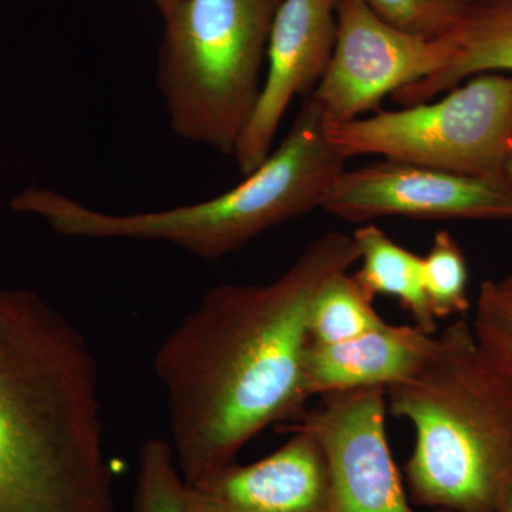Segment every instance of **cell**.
<instances>
[{
	"label": "cell",
	"mask_w": 512,
	"mask_h": 512,
	"mask_svg": "<svg viewBox=\"0 0 512 512\" xmlns=\"http://www.w3.org/2000/svg\"><path fill=\"white\" fill-rule=\"evenodd\" d=\"M357 261L352 235L328 232L268 284L215 286L168 333L154 372L188 484L234 463L268 427L302 416L312 399L305 360L313 302Z\"/></svg>",
	"instance_id": "obj_1"
},
{
	"label": "cell",
	"mask_w": 512,
	"mask_h": 512,
	"mask_svg": "<svg viewBox=\"0 0 512 512\" xmlns=\"http://www.w3.org/2000/svg\"><path fill=\"white\" fill-rule=\"evenodd\" d=\"M0 512H116L92 346L42 296L2 282Z\"/></svg>",
	"instance_id": "obj_2"
},
{
	"label": "cell",
	"mask_w": 512,
	"mask_h": 512,
	"mask_svg": "<svg viewBox=\"0 0 512 512\" xmlns=\"http://www.w3.org/2000/svg\"><path fill=\"white\" fill-rule=\"evenodd\" d=\"M387 409L412 423L404 466L416 507L497 512L512 491V384L458 319L434 336L419 370L386 392Z\"/></svg>",
	"instance_id": "obj_3"
},
{
	"label": "cell",
	"mask_w": 512,
	"mask_h": 512,
	"mask_svg": "<svg viewBox=\"0 0 512 512\" xmlns=\"http://www.w3.org/2000/svg\"><path fill=\"white\" fill-rule=\"evenodd\" d=\"M345 157L329 143L311 97L278 147L245 180L210 200L158 211L111 214L49 188H26L10 208L33 215L66 238L165 242L217 261L279 225L320 208Z\"/></svg>",
	"instance_id": "obj_4"
},
{
	"label": "cell",
	"mask_w": 512,
	"mask_h": 512,
	"mask_svg": "<svg viewBox=\"0 0 512 512\" xmlns=\"http://www.w3.org/2000/svg\"><path fill=\"white\" fill-rule=\"evenodd\" d=\"M282 0H183L164 19L157 86L174 133L234 156L261 94Z\"/></svg>",
	"instance_id": "obj_5"
},
{
	"label": "cell",
	"mask_w": 512,
	"mask_h": 512,
	"mask_svg": "<svg viewBox=\"0 0 512 512\" xmlns=\"http://www.w3.org/2000/svg\"><path fill=\"white\" fill-rule=\"evenodd\" d=\"M326 136L346 160L376 156L447 173L505 177L512 147V74H478L440 100L326 126Z\"/></svg>",
	"instance_id": "obj_6"
},
{
	"label": "cell",
	"mask_w": 512,
	"mask_h": 512,
	"mask_svg": "<svg viewBox=\"0 0 512 512\" xmlns=\"http://www.w3.org/2000/svg\"><path fill=\"white\" fill-rule=\"evenodd\" d=\"M446 37L414 35L390 25L363 0H340L328 69L311 99L326 126L380 110L387 96L439 72L451 59Z\"/></svg>",
	"instance_id": "obj_7"
},
{
	"label": "cell",
	"mask_w": 512,
	"mask_h": 512,
	"mask_svg": "<svg viewBox=\"0 0 512 512\" xmlns=\"http://www.w3.org/2000/svg\"><path fill=\"white\" fill-rule=\"evenodd\" d=\"M296 429L316 440L329 484V512L420 511L410 500L387 437L386 390L326 394Z\"/></svg>",
	"instance_id": "obj_8"
},
{
	"label": "cell",
	"mask_w": 512,
	"mask_h": 512,
	"mask_svg": "<svg viewBox=\"0 0 512 512\" xmlns=\"http://www.w3.org/2000/svg\"><path fill=\"white\" fill-rule=\"evenodd\" d=\"M320 208L353 224L383 217L512 220V187L505 177L383 160L342 171Z\"/></svg>",
	"instance_id": "obj_9"
},
{
	"label": "cell",
	"mask_w": 512,
	"mask_h": 512,
	"mask_svg": "<svg viewBox=\"0 0 512 512\" xmlns=\"http://www.w3.org/2000/svg\"><path fill=\"white\" fill-rule=\"evenodd\" d=\"M340 0H282L276 10L261 94L235 147L239 173L264 163L286 111L296 97L311 96L335 49Z\"/></svg>",
	"instance_id": "obj_10"
},
{
	"label": "cell",
	"mask_w": 512,
	"mask_h": 512,
	"mask_svg": "<svg viewBox=\"0 0 512 512\" xmlns=\"http://www.w3.org/2000/svg\"><path fill=\"white\" fill-rule=\"evenodd\" d=\"M289 430L291 439L274 453L190 484L192 512H329L322 451L311 434Z\"/></svg>",
	"instance_id": "obj_11"
},
{
	"label": "cell",
	"mask_w": 512,
	"mask_h": 512,
	"mask_svg": "<svg viewBox=\"0 0 512 512\" xmlns=\"http://www.w3.org/2000/svg\"><path fill=\"white\" fill-rule=\"evenodd\" d=\"M433 343L434 335L414 323L389 322L345 342H311L305 360L306 387L311 397L375 387L387 392L419 370Z\"/></svg>",
	"instance_id": "obj_12"
},
{
	"label": "cell",
	"mask_w": 512,
	"mask_h": 512,
	"mask_svg": "<svg viewBox=\"0 0 512 512\" xmlns=\"http://www.w3.org/2000/svg\"><path fill=\"white\" fill-rule=\"evenodd\" d=\"M450 62L439 72L393 94L400 106L436 99L478 74H512V0H471L453 29Z\"/></svg>",
	"instance_id": "obj_13"
},
{
	"label": "cell",
	"mask_w": 512,
	"mask_h": 512,
	"mask_svg": "<svg viewBox=\"0 0 512 512\" xmlns=\"http://www.w3.org/2000/svg\"><path fill=\"white\" fill-rule=\"evenodd\" d=\"M359 252L355 278L370 296H392L412 316L414 325L434 335L437 320L424 291L423 256L394 242L376 225L366 224L352 234Z\"/></svg>",
	"instance_id": "obj_14"
},
{
	"label": "cell",
	"mask_w": 512,
	"mask_h": 512,
	"mask_svg": "<svg viewBox=\"0 0 512 512\" xmlns=\"http://www.w3.org/2000/svg\"><path fill=\"white\" fill-rule=\"evenodd\" d=\"M375 298L350 272H342L320 289L309 316L312 343L333 345L372 332L386 323L373 305Z\"/></svg>",
	"instance_id": "obj_15"
},
{
	"label": "cell",
	"mask_w": 512,
	"mask_h": 512,
	"mask_svg": "<svg viewBox=\"0 0 512 512\" xmlns=\"http://www.w3.org/2000/svg\"><path fill=\"white\" fill-rule=\"evenodd\" d=\"M134 512H192L190 484L170 441L148 439L138 451Z\"/></svg>",
	"instance_id": "obj_16"
},
{
	"label": "cell",
	"mask_w": 512,
	"mask_h": 512,
	"mask_svg": "<svg viewBox=\"0 0 512 512\" xmlns=\"http://www.w3.org/2000/svg\"><path fill=\"white\" fill-rule=\"evenodd\" d=\"M424 291L436 320L464 315L470 309L468 265L463 249L448 231L434 235L423 256Z\"/></svg>",
	"instance_id": "obj_17"
},
{
	"label": "cell",
	"mask_w": 512,
	"mask_h": 512,
	"mask_svg": "<svg viewBox=\"0 0 512 512\" xmlns=\"http://www.w3.org/2000/svg\"><path fill=\"white\" fill-rule=\"evenodd\" d=\"M470 326L487 362L512 384V291L498 281H484Z\"/></svg>",
	"instance_id": "obj_18"
},
{
	"label": "cell",
	"mask_w": 512,
	"mask_h": 512,
	"mask_svg": "<svg viewBox=\"0 0 512 512\" xmlns=\"http://www.w3.org/2000/svg\"><path fill=\"white\" fill-rule=\"evenodd\" d=\"M396 28L426 37L447 35L466 12L467 0H363Z\"/></svg>",
	"instance_id": "obj_19"
},
{
	"label": "cell",
	"mask_w": 512,
	"mask_h": 512,
	"mask_svg": "<svg viewBox=\"0 0 512 512\" xmlns=\"http://www.w3.org/2000/svg\"><path fill=\"white\" fill-rule=\"evenodd\" d=\"M153 2L158 12H160L163 19H165L168 15L173 13V10L177 8L183 0H153Z\"/></svg>",
	"instance_id": "obj_20"
},
{
	"label": "cell",
	"mask_w": 512,
	"mask_h": 512,
	"mask_svg": "<svg viewBox=\"0 0 512 512\" xmlns=\"http://www.w3.org/2000/svg\"><path fill=\"white\" fill-rule=\"evenodd\" d=\"M504 174L505 178L508 180V183H510L512 187V147L510 153H508L507 160H505Z\"/></svg>",
	"instance_id": "obj_21"
},
{
	"label": "cell",
	"mask_w": 512,
	"mask_h": 512,
	"mask_svg": "<svg viewBox=\"0 0 512 512\" xmlns=\"http://www.w3.org/2000/svg\"><path fill=\"white\" fill-rule=\"evenodd\" d=\"M498 282H500L504 288L510 289V291H512V269L510 272H508L507 275L504 276L503 279H498Z\"/></svg>",
	"instance_id": "obj_22"
},
{
	"label": "cell",
	"mask_w": 512,
	"mask_h": 512,
	"mask_svg": "<svg viewBox=\"0 0 512 512\" xmlns=\"http://www.w3.org/2000/svg\"><path fill=\"white\" fill-rule=\"evenodd\" d=\"M497 512H512V491L510 495H508L507 500L504 501V504L501 505L500 510Z\"/></svg>",
	"instance_id": "obj_23"
},
{
	"label": "cell",
	"mask_w": 512,
	"mask_h": 512,
	"mask_svg": "<svg viewBox=\"0 0 512 512\" xmlns=\"http://www.w3.org/2000/svg\"><path fill=\"white\" fill-rule=\"evenodd\" d=\"M467 2H468V3H470V2H471V0H467Z\"/></svg>",
	"instance_id": "obj_24"
}]
</instances>
